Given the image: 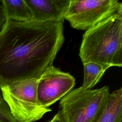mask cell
<instances>
[{"mask_svg":"<svg viewBox=\"0 0 122 122\" xmlns=\"http://www.w3.org/2000/svg\"><path fill=\"white\" fill-rule=\"evenodd\" d=\"M64 41L63 22L6 20L0 31V86L38 79Z\"/></svg>","mask_w":122,"mask_h":122,"instance_id":"cell-1","label":"cell"},{"mask_svg":"<svg viewBox=\"0 0 122 122\" xmlns=\"http://www.w3.org/2000/svg\"><path fill=\"white\" fill-rule=\"evenodd\" d=\"M79 56L83 63L93 62L106 69L122 66V12L105 19L85 31Z\"/></svg>","mask_w":122,"mask_h":122,"instance_id":"cell-2","label":"cell"},{"mask_svg":"<svg viewBox=\"0 0 122 122\" xmlns=\"http://www.w3.org/2000/svg\"><path fill=\"white\" fill-rule=\"evenodd\" d=\"M109 94L107 86L95 90L79 87L61 99L58 112L64 122H97L105 109Z\"/></svg>","mask_w":122,"mask_h":122,"instance_id":"cell-3","label":"cell"},{"mask_svg":"<svg viewBox=\"0 0 122 122\" xmlns=\"http://www.w3.org/2000/svg\"><path fill=\"white\" fill-rule=\"evenodd\" d=\"M37 79L0 86L3 99L17 122H34L52 111L43 107L37 95Z\"/></svg>","mask_w":122,"mask_h":122,"instance_id":"cell-4","label":"cell"},{"mask_svg":"<svg viewBox=\"0 0 122 122\" xmlns=\"http://www.w3.org/2000/svg\"><path fill=\"white\" fill-rule=\"evenodd\" d=\"M120 12L122 3L117 0H70L64 19L73 28L87 30Z\"/></svg>","mask_w":122,"mask_h":122,"instance_id":"cell-5","label":"cell"},{"mask_svg":"<svg viewBox=\"0 0 122 122\" xmlns=\"http://www.w3.org/2000/svg\"><path fill=\"white\" fill-rule=\"evenodd\" d=\"M75 85L71 75L51 65L37 80L38 99L43 107L49 108L72 90Z\"/></svg>","mask_w":122,"mask_h":122,"instance_id":"cell-6","label":"cell"},{"mask_svg":"<svg viewBox=\"0 0 122 122\" xmlns=\"http://www.w3.org/2000/svg\"><path fill=\"white\" fill-rule=\"evenodd\" d=\"M33 14V21L61 22L70 0H25Z\"/></svg>","mask_w":122,"mask_h":122,"instance_id":"cell-7","label":"cell"},{"mask_svg":"<svg viewBox=\"0 0 122 122\" xmlns=\"http://www.w3.org/2000/svg\"><path fill=\"white\" fill-rule=\"evenodd\" d=\"M0 3L6 20L17 22L33 20L32 11L25 0H1Z\"/></svg>","mask_w":122,"mask_h":122,"instance_id":"cell-8","label":"cell"},{"mask_svg":"<svg viewBox=\"0 0 122 122\" xmlns=\"http://www.w3.org/2000/svg\"><path fill=\"white\" fill-rule=\"evenodd\" d=\"M97 122H122V88L110 93L105 109Z\"/></svg>","mask_w":122,"mask_h":122,"instance_id":"cell-9","label":"cell"},{"mask_svg":"<svg viewBox=\"0 0 122 122\" xmlns=\"http://www.w3.org/2000/svg\"><path fill=\"white\" fill-rule=\"evenodd\" d=\"M83 64L84 78L81 87L86 90H92L100 81L107 69L93 62H86Z\"/></svg>","mask_w":122,"mask_h":122,"instance_id":"cell-10","label":"cell"},{"mask_svg":"<svg viewBox=\"0 0 122 122\" xmlns=\"http://www.w3.org/2000/svg\"><path fill=\"white\" fill-rule=\"evenodd\" d=\"M0 122H17L12 116L9 106L4 100L0 102Z\"/></svg>","mask_w":122,"mask_h":122,"instance_id":"cell-11","label":"cell"},{"mask_svg":"<svg viewBox=\"0 0 122 122\" xmlns=\"http://www.w3.org/2000/svg\"><path fill=\"white\" fill-rule=\"evenodd\" d=\"M45 122H64L60 115V113L58 112L50 120Z\"/></svg>","mask_w":122,"mask_h":122,"instance_id":"cell-12","label":"cell"},{"mask_svg":"<svg viewBox=\"0 0 122 122\" xmlns=\"http://www.w3.org/2000/svg\"><path fill=\"white\" fill-rule=\"evenodd\" d=\"M6 20L3 14V12L1 10V8L0 3V31L1 30V29L2 28Z\"/></svg>","mask_w":122,"mask_h":122,"instance_id":"cell-13","label":"cell"},{"mask_svg":"<svg viewBox=\"0 0 122 122\" xmlns=\"http://www.w3.org/2000/svg\"><path fill=\"white\" fill-rule=\"evenodd\" d=\"M3 98H2V93L0 89V102L3 100Z\"/></svg>","mask_w":122,"mask_h":122,"instance_id":"cell-14","label":"cell"},{"mask_svg":"<svg viewBox=\"0 0 122 122\" xmlns=\"http://www.w3.org/2000/svg\"></svg>","mask_w":122,"mask_h":122,"instance_id":"cell-15","label":"cell"}]
</instances>
